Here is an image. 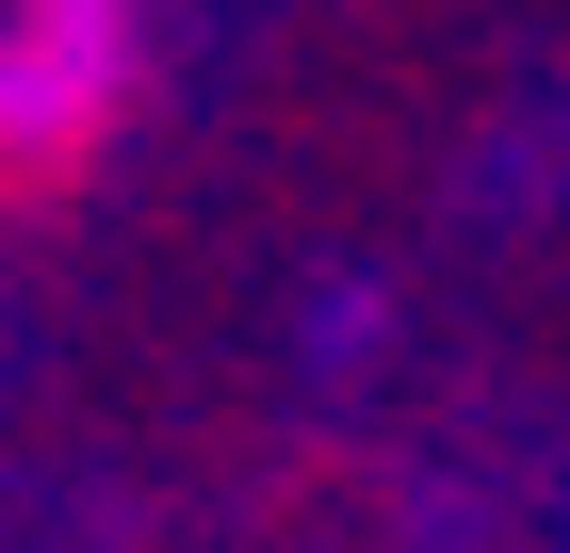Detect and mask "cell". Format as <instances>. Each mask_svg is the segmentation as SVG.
<instances>
[{"mask_svg":"<svg viewBox=\"0 0 570 553\" xmlns=\"http://www.w3.org/2000/svg\"><path fill=\"white\" fill-rule=\"evenodd\" d=\"M131 115V0H0V179H66Z\"/></svg>","mask_w":570,"mask_h":553,"instance_id":"1","label":"cell"}]
</instances>
